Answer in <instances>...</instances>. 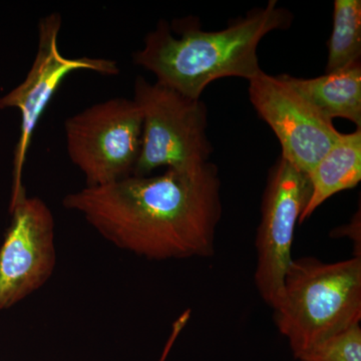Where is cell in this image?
I'll return each mask as SVG.
<instances>
[{
  "label": "cell",
  "mask_w": 361,
  "mask_h": 361,
  "mask_svg": "<svg viewBox=\"0 0 361 361\" xmlns=\"http://www.w3.org/2000/svg\"><path fill=\"white\" fill-rule=\"evenodd\" d=\"M63 205L111 244L140 257H211L223 213L219 170L207 161L161 175H133L66 195Z\"/></svg>",
  "instance_id": "cell-1"
},
{
  "label": "cell",
  "mask_w": 361,
  "mask_h": 361,
  "mask_svg": "<svg viewBox=\"0 0 361 361\" xmlns=\"http://www.w3.org/2000/svg\"><path fill=\"white\" fill-rule=\"evenodd\" d=\"M293 14L270 0L217 32L202 30L197 18L160 20L134 52L137 66L156 82L191 99H201L211 82L224 78L250 80L262 71L258 45L268 33L290 27Z\"/></svg>",
  "instance_id": "cell-2"
},
{
  "label": "cell",
  "mask_w": 361,
  "mask_h": 361,
  "mask_svg": "<svg viewBox=\"0 0 361 361\" xmlns=\"http://www.w3.org/2000/svg\"><path fill=\"white\" fill-rule=\"evenodd\" d=\"M272 310L295 360L327 337L360 324V256L330 263L293 259Z\"/></svg>",
  "instance_id": "cell-3"
},
{
  "label": "cell",
  "mask_w": 361,
  "mask_h": 361,
  "mask_svg": "<svg viewBox=\"0 0 361 361\" xmlns=\"http://www.w3.org/2000/svg\"><path fill=\"white\" fill-rule=\"evenodd\" d=\"M133 99L142 115V146L134 176L160 168H189L209 161L208 110L201 99L137 77Z\"/></svg>",
  "instance_id": "cell-4"
},
{
  "label": "cell",
  "mask_w": 361,
  "mask_h": 361,
  "mask_svg": "<svg viewBox=\"0 0 361 361\" xmlns=\"http://www.w3.org/2000/svg\"><path fill=\"white\" fill-rule=\"evenodd\" d=\"M142 115L134 99L114 97L66 118V152L87 187L134 175L142 146Z\"/></svg>",
  "instance_id": "cell-5"
},
{
  "label": "cell",
  "mask_w": 361,
  "mask_h": 361,
  "mask_svg": "<svg viewBox=\"0 0 361 361\" xmlns=\"http://www.w3.org/2000/svg\"><path fill=\"white\" fill-rule=\"evenodd\" d=\"M61 23V14L56 13L47 14L39 20V47L32 68L20 85L0 97L1 110L18 109L21 116L20 137L14 149L11 204L25 191L23 173L33 133L65 78L77 71H92L103 75H116L120 73L118 63L114 59L63 56L59 47Z\"/></svg>",
  "instance_id": "cell-6"
},
{
  "label": "cell",
  "mask_w": 361,
  "mask_h": 361,
  "mask_svg": "<svg viewBox=\"0 0 361 361\" xmlns=\"http://www.w3.org/2000/svg\"><path fill=\"white\" fill-rule=\"evenodd\" d=\"M310 197L308 176L280 157L268 175L255 244L254 281L259 295L271 308L279 298L293 261L294 233Z\"/></svg>",
  "instance_id": "cell-7"
},
{
  "label": "cell",
  "mask_w": 361,
  "mask_h": 361,
  "mask_svg": "<svg viewBox=\"0 0 361 361\" xmlns=\"http://www.w3.org/2000/svg\"><path fill=\"white\" fill-rule=\"evenodd\" d=\"M249 97L258 116L281 145V158L308 176L341 137L334 122L279 75L261 71L249 80Z\"/></svg>",
  "instance_id": "cell-8"
},
{
  "label": "cell",
  "mask_w": 361,
  "mask_h": 361,
  "mask_svg": "<svg viewBox=\"0 0 361 361\" xmlns=\"http://www.w3.org/2000/svg\"><path fill=\"white\" fill-rule=\"evenodd\" d=\"M11 213L13 220L0 248V310L39 290L56 263L54 219L49 206L25 191L11 204Z\"/></svg>",
  "instance_id": "cell-9"
},
{
  "label": "cell",
  "mask_w": 361,
  "mask_h": 361,
  "mask_svg": "<svg viewBox=\"0 0 361 361\" xmlns=\"http://www.w3.org/2000/svg\"><path fill=\"white\" fill-rule=\"evenodd\" d=\"M280 77L332 122L345 118L361 129V61L322 77Z\"/></svg>",
  "instance_id": "cell-10"
},
{
  "label": "cell",
  "mask_w": 361,
  "mask_h": 361,
  "mask_svg": "<svg viewBox=\"0 0 361 361\" xmlns=\"http://www.w3.org/2000/svg\"><path fill=\"white\" fill-rule=\"evenodd\" d=\"M310 197L299 223L312 214L334 195L353 189L361 180V129L341 134L336 144L316 164L308 174Z\"/></svg>",
  "instance_id": "cell-11"
},
{
  "label": "cell",
  "mask_w": 361,
  "mask_h": 361,
  "mask_svg": "<svg viewBox=\"0 0 361 361\" xmlns=\"http://www.w3.org/2000/svg\"><path fill=\"white\" fill-rule=\"evenodd\" d=\"M326 73L358 63L361 59V1L336 0L329 42Z\"/></svg>",
  "instance_id": "cell-12"
},
{
  "label": "cell",
  "mask_w": 361,
  "mask_h": 361,
  "mask_svg": "<svg viewBox=\"0 0 361 361\" xmlns=\"http://www.w3.org/2000/svg\"><path fill=\"white\" fill-rule=\"evenodd\" d=\"M299 361H361L360 324L341 330L311 348Z\"/></svg>",
  "instance_id": "cell-13"
},
{
  "label": "cell",
  "mask_w": 361,
  "mask_h": 361,
  "mask_svg": "<svg viewBox=\"0 0 361 361\" xmlns=\"http://www.w3.org/2000/svg\"><path fill=\"white\" fill-rule=\"evenodd\" d=\"M186 325L187 322L184 318L179 317L175 320V322L173 323L172 325V329H171L170 336H169L168 341L166 342L165 348L163 349V353H161V357L159 361L167 360L168 356L170 355L171 350H172L176 341H177L180 334H182V331L184 330L185 327H186Z\"/></svg>",
  "instance_id": "cell-14"
}]
</instances>
